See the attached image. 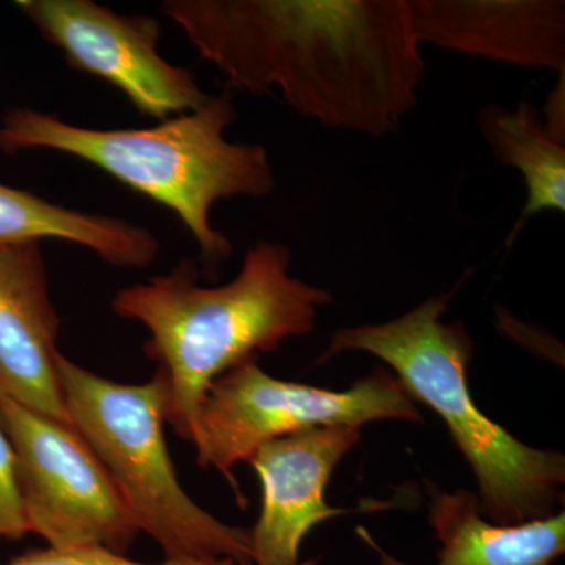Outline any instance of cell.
<instances>
[{
	"instance_id": "obj_16",
	"label": "cell",
	"mask_w": 565,
	"mask_h": 565,
	"mask_svg": "<svg viewBox=\"0 0 565 565\" xmlns=\"http://www.w3.org/2000/svg\"><path fill=\"white\" fill-rule=\"evenodd\" d=\"M25 534L29 533L18 490L17 460L0 424V539L20 541Z\"/></svg>"
},
{
	"instance_id": "obj_2",
	"label": "cell",
	"mask_w": 565,
	"mask_h": 565,
	"mask_svg": "<svg viewBox=\"0 0 565 565\" xmlns=\"http://www.w3.org/2000/svg\"><path fill=\"white\" fill-rule=\"evenodd\" d=\"M288 245L258 241L245 253L239 274L202 286L195 263L184 259L115 294L111 310L147 327L148 359L169 386L167 423L191 441L207 388L237 364L277 351L289 338L315 330L319 308L333 300L327 289L289 275Z\"/></svg>"
},
{
	"instance_id": "obj_4",
	"label": "cell",
	"mask_w": 565,
	"mask_h": 565,
	"mask_svg": "<svg viewBox=\"0 0 565 565\" xmlns=\"http://www.w3.org/2000/svg\"><path fill=\"white\" fill-rule=\"evenodd\" d=\"M449 299L429 297L392 321L337 330L319 363L344 352L384 360L412 399L444 419L473 470L490 522L520 525L556 514L564 503V456L522 444L476 405L467 382L473 340L462 322H441Z\"/></svg>"
},
{
	"instance_id": "obj_17",
	"label": "cell",
	"mask_w": 565,
	"mask_h": 565,
	"mask_svg": "<svg viewBox=\"0 0 565 565\" xmlns=\"http://www.w3.org/2000/svg\"><path fill=\"white\" fill-rule=\"evenodd\" d=\"M542 120L550 136L561 143H565V74H561L555 90L546 98Z\"/></svg>"
},
{
	"instance_id": "obj_13",
	"label": "cell",
	"mask_w": 565,
	"mask_h": 565,
	"mask_svg": "<svg viewBox=\"0 0 565 565\" xmlns=\"http://www.w3.org/2000/svg\"><path fill=\"white\" fill-rule=\"evenodd\" d=\"M43 239L82 245L121 269H143L159 253L158 237L143 226L61 206L35 193L0 184V247Z\"/></svg>"
},
{
	"instance_id": "obj_14",
	"label": "cell",
	"mask_w": 565,
	"mask_h": 565,
	"mask_svg": "<svg viewBox=\"0 0 565 565\" xmlns=\"http://www.w3.org/2000/svg\"><path fill=\"white\" fill-rule=\"evenodd\" d=\"M482 137L494 161L515 169L526 184L527 199L505 247H511L527 218L544 211L565 212V143L546 131L533 104L520 102L514 110L482 107L478 115Z\"/></svg>"
},
{
	"instance_id": "obj_9",
	"label": "cell",
	"mask_w": 565,
	"mask_h": 565,
	"mask_svg": "<svg viewBox=\"0 0 565 565\" xmlns=\"http://www.w3.org/2000/svg\"><path fill=\"white\" fill-rule=\"evenodd\" d=\"M362 437V427H316L277 438L248 459L262 482L263 505L250 531L253 565H299L315 526L345 509L327 504L334 468Z\"/></svg>"
},
{
	"instance_id": "obj_15",
	"label": "cell",
	"mask_w": 565,
	"mask_h": 565,
	"mask_svg": "<svg viewBox=\"0 0 565 565\" xmlns=\"http://www.w3.org/2000/svg\"><path fill=\"white\" fill-rule=\"evenodd\" d=\"M3 565H237L230 557H180L161 564H143L128 559L103 546L81 548H31Z\"/></svg>"
},
{
	"instance_id": "obj_7",
	"label": "cell",
	"mask_w": 565,
	"mask_h": 565,
	"mask_svg": "<svg viewBox=\"0 0 565 565\" xmlns=\"http://www.w3.org/2000/svg\"><path fill=\"white\" fill-rule=\"evenodd\" d=\"M0 424L17 460L28 533L51 548L103 546L126 555L139 523L76 427L3 396Z\"/></svg>"
},
{
	"instance_id": "obj_3",
	"label": "cell",
	"mask_w": 565,
	"mask_h": 565,
	"mask_svg": "<svg viewBox=\"0 0 565 565\" xmlns=\"http://www.w3.org/2000/svg\"><path fill=\"white\" fill-rule=\"evenodd\" d=\"M234 121L230 92L145 129L84 128L57 115L17 107L0 125V150L57 151L98 167L173 211L199 245L206 269L215 270L233 255V245L212 226V206L236 196L263 199L275 189L266 148L226 139Z\"/></svg>"
},
{
	"instance_id": "obj_5",
	"label": "cell",
	"mask_w": 565,
	"mask_h": 565,
	"mask_svg": "<svg viewBox=\"0 0 565 565\" xmlns=\"http://www.w3.org/2000/svg\"><path fill=\"white\" fill-rule=\"evenodd\" d=\"M57 373L71 423L106 467L140 533L167 559L230 557L253 565L250 530L226 525L182 489L163 434L169 386L159 371L145 384H118L61 353Z\"/></svg>"
},
{
	"instance_id": "obj_1",
	"label": "cell",
	"mask_w": 565,
	"mask_h": 565,
	"mask_svg": "<svg viewBox=\"0 0 565 565\" xmlns=\"http://www.w3.org/2000/svg\"><path fill=\"white\" fill-rule=\"evenodd\" d=\"M228 87L273 95L307 120L385 137L418 103L426 62L408 0H167Z\"/></svg>"
},
{
	"instance_id": "obj_10",
	"label": "cell",
	"mask_w": 565,
	"mask_h": 565,
	"mask_svg": "<svg viewBox=\"0 0 565 565\" xmlns=\"http://www.w3.org/2000/svg\"><path fill=\"white\" fill-rule=\"evenodd\" d=\"M61 323L41 243L0 247V396L73 424L57 373Z\"/></svg>"
},
{
	"instance_id": "obj_6",
	"label": "cell",
	"mask_w": 565,
	"mask_h": 565,
	"mask_svg": "<svg viewBox=\"0 0 565 565\" xmlns=\"http://www.w3.org/2000/svg\"><path fill=\"white\" fill-rule=\"evenodd\" d=\"M404 419L424 423L418 405L399 379L377 367L345 392L280 381L258 359L237 364L207 388L192 444L196 463L221 471L243 500L233 470L277 438L316 429Z\"/></svg>"
},
{
	"instance_id": "obj_8",
	"label": "cell",
	"mask_w": 565,
	"mask_h": 565,
	"mask_svg": "<svg viewBox=\"0 0 565 565\" xmlns=\"http://www.w3.org/2000/svg\"><path fill=\"white\" fill-rule=\"evenodd\" d=\"M17 7L71 68L114 85L145 117L161 122L211 99L191 71L162 57L154 18L126 17L93 0H20Z\"/></svg>"
},
{
	"instance_id": "obj_12",
	"label": "cell",
	"mask_w": 565,
	"mask_h": 565,
	"mask_svg": "<svg viewBox=\"0 0 565 565\" xmlns=\"http://www.w3.org/2000/svg\"><path fill=\"white\" fill-rule=\"evenodd\" d=\"M430 525L441 542L434 565H555L565 553V514L498 525L467 490L441 492L429 484ZM360 537L377 553L381 565H412L385 552L364 527Z\"/></svg>"
},
{
	"instance_id": "obj_11",
	"label": "cell",
	"mask_w": 565,
	"mask_h": 565,
	"mask_svg": "<svg viewBox=\"0 0 565 565\" xmlns=\"http://www.w3.org/2000/svg\"><path fill=\"white\" fill-rule=\"evenodd\" d=\"M419 43L565 73L564 0H408Z\"/></svg>"
}]
</instances>
